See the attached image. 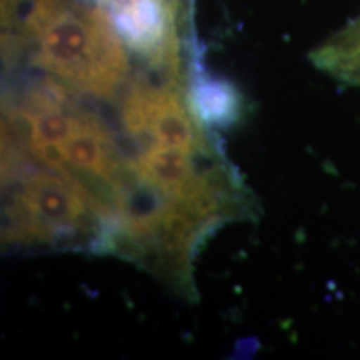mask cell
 <instances>
[{
    "mask_svg": "<svg viewBox=\"0 0 360 360\" xmlns=\"http://www.w3.org/2000/svg\"><path fill=\"white\" fill-rule=\"evenodd\" d=\"M191 109L207 125L225 127L236 122L240 114V97L233 85L219 79L199 77L192 82Z\"/></svg>",
    "mask_w": 360,
    "mask_h": 360,
    "instance_id": "obj_6",
    "label": "cell"
},
{
    "mask_svg": "<svg viewBox=\"0 0 360 360\" xmlns=\"http://www.w3.org/2000/svg\"><path fill=\"white\" fill-rule=\"evenodd\" d=\"M124 127L132 137L188 154L207 150L199 119L174 87L141 85L130 90L124 102Z\"/></svg>",
    "mask_w": 360,
    "mask_h": 360,
    "instance_id": "obj_3",
    "label": "cell"
},
{
    "mask_svg": "<svg viewBox=\"0 0 360 360\" xmlns=\"http://www.w3.org/2000/svg\"><path fill=\"white\" fill-rule=\"evenodd\" d=\"M102 207L74 174L35 172L22 184L7 209V238L20 244L52 242L87 229Z\"/></svg>",
    "mask_w": 360,
    "mask_h": 360,
    "instance_id": "obj_2",
    "label": "cell"
},
{
    "mask_svg": "<svg viewBox=\"0 0 360 360\" xmlns=\"http://www.w3.org/2000/svg\"><path fill=\"white\" fill-rule=\"evenodd\" d=\"M317 69L360 87V15L310 53Z\"/></svg>",
    "mask_w": 360,
    "mask_h": 360,
    "instance_id": "obj_5",
    "label": "cell"
},
{
    "mask_svg": "<svg viewBox=\"0 0 360 360\" xmlns=\"http://www.w3.org/2000/svg\"><path fill=\"white\" fill-rule=\"evenodd\" d=\"M20 29L34 64L72 89L110 97L127 77V45L92 0H32Z\"/></svg>",
    "mask_w": 360,
    "mask_h": 360,
    "instance_id": "obj_1",
    "label": "cell"
},
{
    "mask_svg": "<svg viewBox=\"0 0 360 360\" xmlns=\"http://www.w3.org/2000/svg\"><path fill=\"white\" fill-rule=\"evenodd\" d=\"M67 169L112 186L119 172L114 141L94 117L75 115L74 129L56 147Z\"/></svg>",
    "mask_w": 360,
    "mask_h": 360,
    "instance_id": "obj_4",
    "label": "cell"
}]
</instances>
